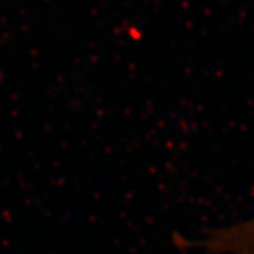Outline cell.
Returning a JSON list of instances; mask_svg holds the SVG:
<instances>
[{"instance_id":"6da1fadb","label":"cell","mask_w":254,"mask_h":254,"mask_svg":"<svg viewBox=\"0 0 254 254\" xmlns=\"http://www.w3.org/2000/svg\"><path fill=\"white\" fill-rule=\"evenodd\" d=\"M250 254H254V244H253V247H251V251H250Z\"/></svg>"}]
</instances>
